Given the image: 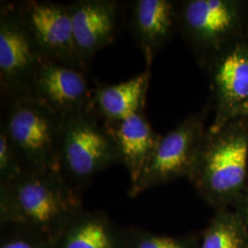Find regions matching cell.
<instances>
[{"mask_svg":"<svg viewBox=\"0 0 248 248\" xmlns=\"http://www.w3.org/2000/svg\"><path fill=\"white\" fill-rule=\"evenodd\" d=\"M83 209L77 188L53 170H27L0 185L2 227L36 231L53 241Z\"/></svg>","mask_w":248,"mask_h":248,"instance_id":"cell-1","label":"cell"},{"mask_svg":"<svg viewBox=\"0 0 248 248\" xmlns=\"http://www.w3.org/2000/svg\"><path fill=\"white\" fill-rule=\"evenodd\" d=\"M62 125L63 117L31 94L5 100L0 128L16 148L26 170L60 172Z\"/></svg>","mask_w":248,"mask_h":248,"instance_id":"cell-2","label":"cell"},{"mask_svg":"<svg viewBox=\"0 0 248 248\" xmlns=\"http://www.w3.org/2000/svg\"><path fill=\"white\" fill-rule=\"evenodd\" d=\"M114 164H120L117 144L105 122L92 110L63 117L59 167L71 186L85 185Z\"/></svg>","mask_w":248,"mask_h":248,"instance_id":"cell-3","label":"cell"},{"mask_svg":"<svg viewBox=\"0 0 248 248\" xmlns=\"http://www.w3.org/2000/svg\"><path fill=\"white\" fill-rule=\"evenodd\" d=\"M248 159V137L240 132L202 142L190 179L211 202L237 194L244 186Z\"/></svg>","mask_w":248,"mask_h":248,"instance_id":"cell-4","label":"cell"},{"mask_svg":"<svg viewBox=\"0 0 248 248\" xmlns=\"http://www.w3.org/2000/svg\"><path fill=\"white\" fill-rule=\"evenodd\" d=\"M45 59L17 3L1 4L0 91L4 101L31 93L36 72Z\"/></svg>","mask_w":248,"mask_h":248,"instance_id":"cell-5","label":"cell"},{"mask_svg":"<svg viewBox=\"0 0 248 248\" xmlns=\"http://www.w3.org/2000/svg\"><path fill=\"white\" fill-rule=\"evenodd\" d=\"M202 142V122L198 117L187 119L160 137L141 176L130 185L129 196L135 198L154 186L178 177H189Z\"/></svg>","mask_w":248,"mask_h":248,"instance_id":"cell-6","label":"cell"},{"mask_svg":"<svg viewBox=\"0 0 248 248\" xmlns=\"http://www.w3.org/2000/svg\"><path fill=\"white\" fill-rule=\"evenodd\" d=\"M17 5L46 59L87 71L75 45L70 4L30 0Z\"/></svg>","mask_w":248,"mask_h":248,"instance_id":"cell-7","label":"cell"},{"mask_svg":"<svg viewBox=\"0 0 248 248\" xmlns=\"http://www.w3.org/2000/svg\"><path fill=\"white\" fill-rule=\"evenodd\" d=\"M97 86H92L87 71L45 59L36 72L31 95L62 117L90 110Z\"/></svg>","mask_w":248,"mask_h":248,"instance_id":"cell-8","label":"cell"},{"mask_svg":"<svg viewBox=\"0 0 248 248\" xmlns=\"http://www.w3.org/2000/svg\"><path fill=\"white\" fill-rule=\"evenodd\" d=\"M75 45L87 65L92 57L115 39L122 15L113 0H78L70 3Z\"/></svg>","mask_w":248,"mask_h":248,"instance_id":"cell-9","label":"cell"},{"mask_svg":"<svg viewBox=\"0 0 248 248\" xmlns=\"http://www.w3.org/2000/svg\"><path fill=\"white\" fill-rule=\"evenodd\" d=\"M127 6L128 26L150 66L155 54L171 33L174 5L168 0H133Z\"/></svg>","mask_w":248,"mask_h":248,"instance_id":"cell-10","label":"cell"},{"mask_svg":"<svg viewBox=\"0 0 248 248\" xmlns=\"http://www.w3.org/2000/svg\"><path fill=\"white\" fill-rule=\"evenodd\" d=\"M106 124L115 138L120 164L127 169L133 184L141 176L160 137L153 131L143 113Z\"/></svg>","mask_w":248,"mask_h":248,"instance_id":"cell-11","label":"cell"},{"mask_svg":"<svg viewBox=\"0 0 248 248\" xmlns=\"http://www.w3.org/2000/svg\"><path fill=\"white\" fill-rule=\"evenodd\" d=\"M150 78V70L147 69L119 84L98 85L90 110L106 123H116L143 113Z\"/></svg>","mask_w":248,"mask_h":248,"instance_id":"cell-12","label":"cell"},{"mask_svg":"<svg viewBox=\"0 0 248 248\" xmlns=\"http://www.w3.org/2000/svg\"><path fill=\"white\" fill-rule=\"evenodd\" d=\"M55 248H126L125 232L106 213L82 209L55 240Z\"/></svg>","mask_w":248,"mask_h":248,"instance_id":"cell-13","label":"cell"},{"mask_svg":"<svg viewBox=\"0 0 248 248\" xmlns=\"http://www.w3.org/2000/svg\"><path fill=\"white\" fill-rule=\"evenodd\" d=\"M182 20L196 45L208 46L230 30L234 11L222 0H191L183 8Z\"/></svg>","mask_w":248,"mask_h":248,"instance_id":"cell-14","label":"cell"},{"mask_svg":"<svg viewBox=\"0 0 248 248\" xmlns=\"http://www.w3.org/2000/svg\"><path fill=\"white\" fill-rule=\"evenodd\" d=\"M217 88L222 98L230 103H243L248 99V54L235 50L226 56L216 73Z\"/></svg>","mask_w":248,"mask_h":248,"instance_id":"cell-15","label":"cell"},{"mask_svg":"<svg viewBox=\"0 0 248 248\" xmlns=\"http://www.w3.org/2000/svg\"><path fill=\"white\" fill-rule=\"evenodd\" d=\"M200 248H248V226L240 214L218 213L204 230Z\"/></svg>","mask_w":248,"mask_h":248,"instance_id":"cell-16","label":"cell"},{"mask_svg":"<svg viewBox=\"0 0 248 248\" xmlns=\"http://www.w3.org/2000/svg\"><path fill=\"white\" fill-rule=\"evenodd\" d=\"M126 248H200L193 236H170L141 228L124 229Z\"/></svg>","mask_w":248,"mask_h":248,"instance_id":"cell-17","label":"cell"},{"mask_svg":"<svg viewBox=\"0 0 248 248\" xmlns=\"http://www.w3.org/2000/svg\"><path fill=\"white\" fill-rule=\"evenodd\" d=\"M0 248H55V241L36 231L22 227H4Z\"/></svg>","mask_w":248,"mask_h":248,"instance_id":"cell-18","label":"cell"},{"mask_svg":"<svg viewBox=\"0 0 248 248\" xmlns=\"http://www.w3.org/2000/svg\"><path fill=\"white\" fill-rule=\"evenodd\" d=\"M27 171L6 133L0 128V185H7Z\"/></svg>","mask_w":248,"mask_h":248,"instance_id":"cell-19","label":"cell"},{"mask_svg":"<svg viewBox=\"0 0 248 248\" xmlns=\"http://www.w3.org/2000/svg\"><path fill=\"white\" fill-rule=\"evenodd\" d=\"M237 112L243 113V114H248V99L238 105V111Z\"/></svg>","mask_w":248,"mask_h":248,"instance_id":"cell-20","label":"cell"},{"mask_svg":"<svg viewBox=\"0 0 248 248\" xmlns=\"http://www.w3.org/2000/svg\"><path fill=\"white\" fill-rule=\"evenodd\" d=\"M240 216L242 217V219L245 221V222L247 223V225L248 226V201L247 202L246 205H245L244 212H243L242 214H240Z\"/></svg>","mask_w":248,"mask_h":248,"instance_id":"cell-21","label":"cell"}]
</instances>
